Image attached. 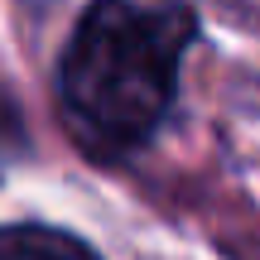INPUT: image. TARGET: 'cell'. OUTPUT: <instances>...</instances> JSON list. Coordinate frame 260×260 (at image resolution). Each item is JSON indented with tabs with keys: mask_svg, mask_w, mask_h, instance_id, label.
Segmentation results:
<instances>
[{
	"mask_svg": "<svg viewBox=\"0 0 260 260\" xmlns=\"http://www.w3.org/2000/svg\"><path fill=\"white\" fill-rule=\"evenodd\" d=\"M198 39L188 0H92L58 58V102L92 154L125 159L174 111Z\"/></svg>",
	"mask_w": 260,
	"mask_h": 260,
	"instance_id": "obj_1",
	"label": "cell"
},
{
	"mask_svg": "<svg viewBox=\"0 0 260 260\" xmlns=\"http://www.w3.org/2000/svg\"><path fill=\"white\" fill-rule=\"evenodd\" d=\"M0 260H102V255L87 241H77L73 232L19 222V226H0Z\"/></svg>",
	"mask_w": 260,
	"mask_h": 260,
	"instance_id": "obj_2",
	"label": "cell"
}]
</instances>
